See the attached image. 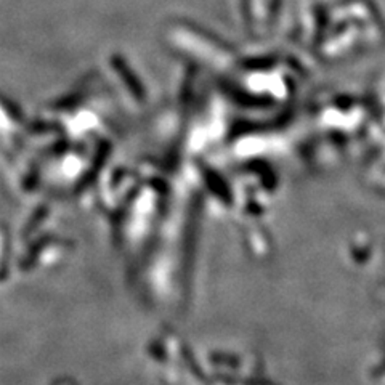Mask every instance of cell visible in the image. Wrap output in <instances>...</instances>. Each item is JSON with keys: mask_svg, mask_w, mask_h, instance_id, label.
I'll return each mask as SVG.
<instances>
[]
</instances>
